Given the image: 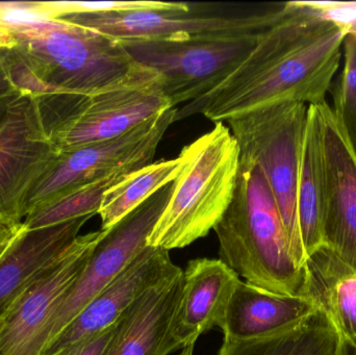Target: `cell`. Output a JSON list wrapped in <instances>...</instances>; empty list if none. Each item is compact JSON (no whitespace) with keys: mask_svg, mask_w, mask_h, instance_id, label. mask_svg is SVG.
Masks as SVG:
<instances>
[{"mask_svg":"<svg viewBox=\"0 0 356 355\" xmlns=\"http://www.w3.org/2000/svg\"><path fill=\"white\" fill-rule=\"evenodd\" d=\"M346 35L307 1L284 2L248 58L223 83L177 110L175 122L202 114L225 123L273 104L327 102Z\"/></svg>","mask_w":356,"mask_h":355,"instance_id":"1","label":"cell"},{"mask_svg":"<svg viewBox=\"0 0 356 355\" xmlns=\"http://www.w3.org/2000/svg\"><path fill=\"white\" fill-rule=\"evenodd\" d=\"M0 26L10 42L0 54L10 79L39 100L92 95L150 70L116 40L51 18L45 2H0Z\"/></svg>","mask_w":356,"mask_h":355,"instance_id":"2","label":"cell"},{"mask_svg":"<svg viewBox=\"0 0 356 355\" xmlns=\"http://www.w3.org/2000/svg\"><path fill=\"white\" fill-rule=\"evenodd\" d=\"M213 231L219 260L246 283L278 295L305 296V268L295 263L277 204L259 167L240 158L234 198Z\"/></svg>","mask_w":356,"mask_h":355,"instance_id":"3","label":"cell"},{"mask_svg":"<svg viewBox=\"0 0 356 355\" xmlns=\"http://www.w3.org/2000/svg\"><path fill=\"white\" fill-rule=\"evenodd\" d=\"M182 168L170 199L147 246L170 251L207 237L221 220L234 195L240 148L224 122L184 146Z\"/></svg>","mask_w":356,"mask_h":355,"instance_id":"4","label":"cell"},{"mask_svg":"<svg viewBox=\"0 0 356 355\" xmlns=\"http://www.w3.org/2000/svg\"><path fill=\"white\" fill-rule=\"evenodd\" d=\"M309 106L284 102L226 121L240 148V158L261 169L277 204L291 252L299 268L307 256L298 220L301 156Z\"/></svg>","mask_w":356,"mask_h":355,"instance_id":"5","label":"cell"},{"mask_svg":"<svg viewBox=\"0 0 356 355\" xmlns=\"http://www.w3.org/2000/svg\"><path fill=\"white\" fill-rule=\"evenodd\" d=\"M56 108L45 121L48 135L60 151L124 135L141 123L171 108L161 77L147 72L116 87L88 96L39 100Z\"/></svg>","mask_w":356,"mask_h":355,"instance_id":"6","label":"cell"},{"mask_svg":"<svg viewBox=\"0 0 356 355\" xmlns=\"http://www.w3.org/2000/svg\"><path fill=\"white\" fill-rule=\"evenodd\" d=\"M261 31L119 43L135 62L161 77L163 92L175 108L201 97L230 76L248 58Z\"/></svg>","mask_w":356,"mask_h":355,"instance_id":"7","label":"cell"},{"mask_svg":"<svg viewBox=\"0 0 356 355\" xmlns=\"http://www.w3.org/2000/svg\"><path fill=\"white\" fill-rule=\"evenodd\" d=\"M282 3L257 12L228 13L213 4L188 3L178 10L67 14L56 19L98 31L118 42L180 41L216 33H252L271 25Z\"/></svg>","mask_w":356,"mask_h":355,"instance_id":"8","label":"cell"},{"mask_svg":"<svg viewBox=\"0 0 356 355\" xmlns=\"http://www.w3.org/2000/svg\"><path fill=\"white\" fill-rule=\"evenodd\" d=\"M177 110L161 112L114 139L60 151L54 164L29 194L24 218L33 208L56 194L116 171H137L152 164L163 137L175 122Z\"/></svg>","mask_w":356,"mask_h":355,"instance_id":"9","label":"cell"},{"mask_svg":"<svg viewBox=\"0 0 356 355\" xmlns=\"http://www.w3.org/2000/svg\"><path fill=\"white\" fill-rule=\"evenodd\" d=\"M171 192L172 183L156 192L114 226L104 231L81 274L49 321L45 331L44 352L138 254L147 247L148 237L166 208Z\"/></svg>","mask_w":356,"mask_h":355,"instance_id":"10","label":"cell"},{"mask_svg":"<svg viewBox=\"0 0 356 355\" xmlns=\"http://www.w3.org/2000/svg\"><path fill=\"white\" fill-rule=\"evenodd\" d=\"M58 154L39 100L21 91L0 123V217L23 222L29 194Z\"/></svg>","mask_w":356,"mask_h":355,"instance_id":"11","label":"cell"},{"mask_svg":"<svg viewBox=\"0 0 356 355\" xmlns=\"http://www.w3.org/2000/svg\"><path fill=\"white\" fill-rule=\"evenodd\" d=\"M79 236L0 322V355H42L45 331L104 235Z\"/></svg>","mask_w":356,"mask_h":355,"instance_id":"12","label":"cell"},{"mask_svg":"<svg viewBox=\"0 0 356 355\" xmlns=\"http://www.w3.org/2000/svg\"><path fill=\"white\" fill-rule=\"evenodd\" d=\"M181 273L169 251L147 246L71 321L42 355L68 352L112 329L140 296Z\"/></svg>","mask_w":356,"mask_h":355,"instance_id":"13","label":"cell"},{"mask_svg":"<svg viewBox=\"0 0 356 355\" xmlns=\"http://www.w3.org/2000/svg\"><path fill=\"white\" fill-rule=\"evenodd\" d=\"M318 108L325 165L322 246L356 270V156L330 104Z\"/></svg>","mask_w":356,"mask_h":355,"instance_id":"14","label":"cell"},{"mask_svg":"<svg viewBox=\"0 0 356 355\" xmlns=\"http://www.w3.org/2000/svg\"><path fill=\"white\" fill-rule=\"evenodd\" d=\"M92 217L29 231L21 226L0 260V322L79 237Z\"/></svg>","mask_w":356,"mask_h":355,"instance_id":"15","label":"cell"},{"mask_svg":"<svg viewBox=\"0 0 356 355\" xmlns=\"http://www.w3.org/2000/svg\"><path fill=\"white\" fill-rule=\"evenodd\" d=\"M182 273L146 291L120 317L100 355H169L180 349L173 335Z\"/></svg>","mask_w":356,"mask_h":355,"instance_id":"16","label":"cell"},{"mask_svg":"<svg viewBox=\"0 0 356 355\" xmlns=\"http://www.w3.org/2000/svg\"><path fill=\"white\" fill-rule=\"evenodd\" d=\"M236 272L218 258H196L182 271L173 335L180 347L196 343L201 335L220 327L224 311L240 281Z\"/></svg>","mask_w":356,"mask_h":355,"instance_id":"17","label":"cell"},{"mask_svg":"<svg viewBox=\"0 0 356 355\" xmlns=\"http://www.w3.org/2000/svg\"><path fill=\"white\" fill-rule=\"evenodd\" d=\"M317 310L311 298L278 295L240 281L228 300L219 329L224 339H259L296 324Z\"/></svg>","mask_w":356,"mask_h":355,"instance_id":"18","label":"cell"},{"mask_svg":"<svg viewBox=\"0 0 356 355\" xmlns=\"http://www.w3.org/2000/svg\"><path fill=\"white\" fill-rule=\"evenodd\" d=\"M305 296L330 319L341 339L356 335V270L321 246L305 266Z\"/></svg>","mask_w":356,"mask_h":355,"instance_id":"19","label":"cell"},{"mask_svg":"<svg viewBox=\"0 0 356 355\" xmlns=\"http://www.w3.org/2000/svg\"><path fill=\"white\" fill-rule=\"evenodd\" d=\"M325 165L319 108L309 106L298 190V220L307 260L322 246Z\"/></svg>","mask_w":356,"mask_h":355,"instance_id":"20","label":"cell"},{"mask_svg":"<svg viewBox=\"0 0 356 355\" xmlns=\"http://www.w3.org/2000/svg\"><path fill=\"white\" fill-rule=\"evenodd\" d=\"M341 337L318 308L296 324L259 339H224L218 355H339Z\"/></svg>","mask_w":356,"mask_h":355,"instance_id":"21","label":"cell"},{"mask_svg":"<svg viewBox=\"0 0 356 355\" xmlns=\"http://www.w3.org/2000/svg\"><path fill=\"white\" fill-rule=\"evenodd\" d=\"M181 158L152 163L111 187L104 193L99 213L102 231H108L148 198L170 185L181 171Z\"/></svg>","mask_w":356,"mask_h":355,"instance_id":"22","label":"cell"},{"mask_svg":"<svg viewBox=\"0 0 356 355\" xmlns=\"http://www.w3.org/2000/svg\"><path fill=\"white\" fill-rule=\"evenodd\" d=\"M134 170H119L97 181L79 185L52 196L31 210L23 220L29 231L62 224L99 213L104 193Z\"/></svg>","mask_w":356,"mask_h":355,"instance_id":"23","label":"cell"},{"mask_svg":"<svg viewBox=\"0 0 356 355\" xmlns=\"http://www.w3.org/2000/svg\"><path fill=\"white\" fill-rule=\"evenodd\" d=\"M343 50L344 67L330 87V108L356 156V37L346 35Z\"/></svg>","mask_w":356,"mask_h":355,"instance_id":"24","label":"cell"},{"mask_svg":"<svg viewBox=\"0 0 356 355\" xmlns=\"http://www.w3.org/2000/svg\"><path fill=\"white\" fill-rule=\"evenodd\" d=\"M51 18L67 14H98V13L131 12L144 10H178L186 8L188 2L131 0V1H54L46 2Z\"/></svg>","mask_w":356,"mask_h":355,"instance_id":"25","label":"cell"},{"mask_svg":"<svg viewBox=\"0 0 356 355\" xmlns=\"http://www.w3.org/2000/svg\"><path fill=\"white\" fill-rule=\"evenodd\" d=\"M325 20L356 37V1H307Z\"/></svg>","mask_w":356,"mask_h":355,"instance_id":"26","label":"cell"},{"mask_svg":"<svg viewBox=\"0 0 356 355\" xmlns=\"http://www.w3.org/2000/svg\"><path fill=\"white\" fill-rule=\"evenodd\" d=\"M20 92L10 79L6 63L0 54V123L6 116L8 106Z\"/></svg>","mask_w":356,"mask_h":355,"instance_id":"27","label":"cell"},{"mask_svg":"<svg viewBox=\"0 0 356 355\" xmlns=\"http://www.w3.org/2000/svg\"><path fill=\"white\" fill-rule=\"evenodd\" d=\"M116 325V324H115ZM115 327L112 329H108L104 333L96 336L93 339L76 346L73 349L68 350V352H62L56 355H100L106 348V344L110 341L112 337L113 331H114Z\"/></svg>","mask_w":356,"mask_h":355,"instance_id":"28","label":"cell"},{"mask_svg":"<svg viewBox=\"0 0 356 355\" xmlns=\"http://www.w3.org/2000/svg\"><path fill=\"white\" fill-rule=\"evenodd\" d=\"M22 223L0 217V260L6 254V250L12 245L17 233L20 231Z\"/></svg>","mask_w":356,"mask_h":355,"instance_id":"29","label":"cell"},{"mask_svg":"<svg viewBox=\"0 0 356 355\" xmlns=\"http://www.w3.org/2000/svg\"><path fill=\"white\" fill-rule=\"evenodd\" d=\"M339 355H356V335L348 339H341Z\"/></svg>","mask_w":356,"mask_h":355,"instance_id":"30","label":"cell"},{"mask_svg":"<svg viewBox=\"0 0 356 355\" xmlns=\"http://www.w3.org/2000/svg\"><path fill=\"white\" fill-rule=\"evenodd\" d=\"M194 348L195 344L186 346V347L182 348L179 355H194Z\"/></svg>","mask_w":356,"mask_h":355,"instance_id":"31","label":"cell"}]
</instances>
